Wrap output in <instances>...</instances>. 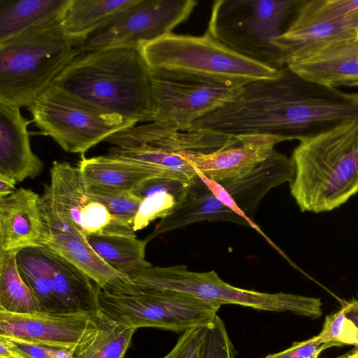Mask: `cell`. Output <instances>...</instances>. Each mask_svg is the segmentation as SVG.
<instances>
[{"mask_svg": "<svg viewBox=\"0 0 358 358\" xmlns=\"http://www.w3.org/2000/svg\"><path fill=\"white\" fill-rule=\"evenodd\" d=\"M333 115L327 88L285 66L275 78L245 85L234 101L199 119L188 131L234 138L264 135L281 142H301L326 131Z\"/></svg>", "mask_w": 358, "mask_h": 358, "instance_id": "obj_1", "label": "cell"}, {"mask_svg": "<svg viewBox=\"0 0 358 358\" xmlns=\"http://www.w3.org/2000/svg\"><path fill=\"white\" fill-rule=\"evenodd\" d=\"M51 85L136 124L155 120L150 68L140 48L80 51Z\"/></svg>", "mask_w": 358, "mask_h": 358, "instance_id": "obj_2", "label": "cell"}, {"mask_svg": "<svg viewBox=\"0 0 358 358\" xmlns=\"http://www.w3.org/2000/svg\"><path fill=\"white\" fill-rule=\"evenodd\" d=\"M291 158L290 193L300 210L338 208L358 193V120L301 141Z\"/></svg>", "mask_w": 358, "mask_h": 358, "instance_id": "obj_3", "label": "cell"}, {"mask_svg": "<svg viewBox=\"0 0 358 358\" xmlns=\"http://www.w3.org/2000/svg\"><path fill=\"white\" fill-rule=\"evenodd\" d=\"M62 17L27 28L0 41V103L29 107L80 53Z\"/></svg>", "mask_w": 358, "mask_h": 358, "instance_id": "obj_4", "label": "cell"}, {"mask_svg": "<svg viewBox=\"0 0 358 358\" xmlns=\"http://www.w3.org/2000/svg\"><path fill=\"white\" fill-rule=\"evenodd\" d=\"M303 1H215L206 31L243 57L279 70L285 66L272 42L288 29Z\"/></svg>", "mask_w": 358, "mask_h": 358, "instance_id": "obj_5", "label": "cell"}, {"mask_svg": "<svg viewBox=\"0 0 358 358\" xmlns=\"http://www.w3.org/2000/svg\"><path fill=\"white\" fill-rule=\"evenodd\" d=\"M129 279L141 291H179L220 306L235 304L259 310L291 312L311 319L322 315L320 298L239 288L224 281L214 271H192L185 265L152 266Z\"/></svg>", "mask_w": 358, "mask_h": 358, "instance_id": "obj_6", "label": "cell"}, {"mask_svg": "<svg viewBox=\"0 0 358 358\" xmlns=\"http://www.w3.org/2000/svg\"><path fill=\"white\" fill-rule=\"evenodd\" d=\"M141 50L150 68L181 70L243 85L275 78L280 72L236 52L207 31L201 36L172 32Z\"/></svg>", "mask_w": 358, "mask_h": 358, "instance_id": "obj_7", "label": "cell"}, {"mask_svg": "<svg viewBox=\"0 0 358 358\" xmlns=\"http://www.w3.org/2000/svg\"><path fill=\"white\" fill-rule=\"evenodd\" d=\"M35 125L64 151L82 155L136 123L50 85L28 107Z\"/></svg>", "mask_w": 358, "mask_h": 358, "instance_id": "obj_8", "label": "cell"}, {"mask_svg": "<svg viewBox=\"0 0 358 358\" xmlns=\"http://www.w3.org/2000/svg\"><path fill=\"white\" fill-rule=\"evenodd\" d=\"M99 309L127 328H157L178 333L206 327L217 316L220 306L175 290L142 291L136 294L100 290Z\"/></svg>", "mask_w": 358, "mask_h": 358, "instance_id": "obj_9", "label": "cell"}, {"mask_svg": "<svg viewBox=\"0 0 358 358\" xmlns=\"http://www.w3.org/2000/svg\"><path fill=\"white\" fill-rule=\"evenodd\" d=\"M154 121L187 131L203 117L234 101L244 85L192 72L150 68ZM153 121V122H154Z\"/></svg>", "mask_w": 358, "mask_h": 358, "instance_id": "obj_10", "label": "cell"}, {"mask_svg": "<svg viewBox=\"0 0 358 358\" xmlns=\"http://www.w3.org/2000/svg\"><path fill=\"white\" fill-rule=\"evenodd\" d=\"M195 0H138L96 29L78 44L81 52L111 48L141 47L187 20Z\"/></svg>", "mask_w": 358, "mask_h": 358, "instance_id": "obj_11", "label": "cell"}, {"mask_svg": "<svg viewBox=\"0 0 358 358\" xmlns=\"http://www.w3.org/2000/svg\"><path fill=\"white\" fill-rule=\"evenodd\" d=\"M107 320L101 310L26 314L0 310V336L66 348L76 356L94 342Z\"/></svg>", "mask_w": 358, "mask_h": 358, "instance_id": "obj_12", "label": "cell"}, {"mask_svg": "<svg viewBox=\"0 0 358 358\" xmlns=\"http://www.w3.org/2000/svg\"><path fill=\"white\" fill-rule=\"evenodd\" d=\"M44 217L50 240L47 246L83 271L103 292L112 294H136L142 291L128 278L112 268L94 250L83 234L43 194Z\"/></svg>", "mask_w": 358, "mask_h": 358, "instance_id": "obj_13", "label": "cell"}, {"mask_svg": "<svg viewBox=\"0 0 358 358\" xmlns=\"http://www.w3.org/2000/svg\"><path fill=\"white\" fill-rule=\"evenodd\" d=\"M294 174L292 158L274 150L264 162L243 176L221 181L206 178L204 181L221 202L255 223L253 215L262 199L271 189L291 183Z\"/></svg>", "mask_w": 358, "mask_h": 358, "instance_id": "obj_14", "label": "cell"}, {"mask_svg": "<svg viewBox=\"0 0 358 358\" xmlns=\"http://www.w3.org/2000/svg\"><path fill=\"white\" fill-rule=\"evenodd\" d=\"M50 240L41 196L20 187L0 198V250L43 247Z\"/></svg>", "mask_w": 358, "mask_h": 358, "instance_id": "obj_15", "label": "cell"}, {"mask_svg": "<svg viewBox=\"0 0 358 358\" xmlns=\"http://www.w3.org/2000/svg\"><path fill=\"white\" fill-rule=\"evenodd\" d=\"M237 144L210 153H182L199 173L221 181L243 176L264 162L281 141L273 136L247 135L237 138Z\"/></svg>", "mask_w": 358, "mask_h": 358, "instance_id": "obj_16", "label": "cell"}, {"mask_svg": "<svg viewBox=\"0 0 358 358\" xmlns=\"http://www.w3.org/2000/svg\"><path fill=\"white\" fill-rule=\"evenodd\" d=\"M287 66L324 86L358 87V36L326 43Z\"/></svg>", "mask_w": 358, "mask_h": 358, "instance_id": "obj_17", "label": "cell"}, {"mask_svg": "<svg viewBox=\"0 0 358 358\" xmlns=\"http://www.w3.org/2000/svg\"><path fill=\"white\" fill-rule=\"evenodd\" d=\"M201 221L234 222L250 227L262 234L256 224L221 202L197 173L189 183L182 202L175 207L171 213L161 219L155 229L144 240L148 243L167 232Z\"/></svg>", "mask_w": 358, "mask_h": 358, "instance_id": "obj_18", "label": "cell"}, {"mask_svg": "<svg viewBox=\"0 0 358 358\" xmlns=\"http://www.w3.org/2000/svg\"><path fill=\"white\" fill-rule=\"evenodd\" d=\"M29 124L20 108L0 103V174L17 183L43 170L42 161L31 148Z\"/></svg>", "mask_w": 358, "mask_h": 358, "instance_id": "obj_19", "label": "cell"}, {"mask_svg": "<svg viewBox=\"0 0 358 358\" xmlns=\"http://www.w3.org/2000/svg\"><path fill=\"white\" fill-rule=\"evenodd\" d=\"M358 36V10L344 17L295 29H287L273 41L284 66L329 42Z\"/></svg>", "mask_w": 358, "mask_h": 358, "instance_id": "obj_20", "label": "cell"}, {"mask_svg": "<svg viewBox=\"0 0 358 358\" xmlns=\"http://www.w3.org/2000/svg\"><path fill=\"white\" fill-rule=\"evenodd\" d=\"M56 296L64 313L96 311L101 288L79 268L48 246L43 247Z\"/></svg>", "mask_w": 358, "mask_h": 358, "instance_id": "obj_21", "label": "cell"}, {"mask_svg": "<svg viewBox=\"0 0 358 358\" xmlns=\"http://www.w3.org/2000/svg\"><path fill=\"white\" fill-rule=\"evenodd\" d=\"M78 167L86 186L102 185L127 191L145 179L167 177L150 165L110 153L90 158L82 155Z\"/></svg>", "mask_w": 358, "mask_h": 358, "instance_id": "obj_22", "label": "cell"}, {"mask_svg": "<svg viewBox=\"0 0 358 358\" xmlns=\"http://www.w3.org/2000/svg\"><path fill=\"white\" fill-rule=\"evenodd\" d=\"M69 0H0V41L63 17Z\"/></svg>", "mask_w": 358, "mask_h": 358, "instance_id": "obj_23", "label": "cell"}, {"mask_svg": "<svg viewBox=\"0 0 358 358\" xmlns=\"http://www.w3.org/2000/svg\"><path fill=\"white\" fill-rule=\"evenodd\" d=\"M138 0H69L62 23L65 32L79 43L96 29Z\"/></svg>", "mask_w": 358, "mask_h": 358, "instance_id": "obj_24", "label": "cell"}, {"mask_svg": "<svg viewBox=\"0 0 358 358\" xmlns=\"http://www.w3.org/2000/svg\"><path fill=\"white\" fill-rule=\"evenodd\" d=\"M87 240L94 250L119 273L128 277L152 266L145 259L147 242L136 237L92 235Z\"/></svg>", "mask_w": 358, "mask_h": 358, "instance_id": "obj_25", "label": "cell"}, {"mask_svg": "<svg viewBox=\"0 0 358 358\" xmlns=\"http://www.w3.org/2000/svg\"><path fill=\"white\" fill-rule=\"evenodd\" d=\"M20 274L34 294L42 312L64 313L55 293L52 273L43 247L18 250Z\"/></svg>", "mask_w": 358, "mask_h": 358, "instance_id": "obj_26", "label": "cell"}, {"mask_svg": "<svg viewBox=\"0 0 358 358\" xmlns=\"http://www.w3.org/2000/svg\"><path fill=\"white\" fill-rule=\"evenodd\" d=\"M17 252L0 250V310L17 314L41 311L34 294L20 274Z\"/></svg>", "mask_w": 358, "mask_h": 358, "instance_id": "obj_27", "label": "cell"}, {"mask_svg": "<svg viewBox=\"0 0 358 358\" xmlns=\"http://www.w3.org/2000/svg\"><path fill=\"white\" fill-rule=\"evenodd\" d=\"M109 153L150 165L166 176L190 183L197 175L191 164L179 152L149 144L131 148L113 147Z\"/></svg>", "mask_w": 358, "mask_h": 358, "instance_id": "obj_28", "label": "cell"}, {"mask_svg": "<svg viewBox=\"0 0 358 358\" xmlns=\"http://www.w3.org/2000/svg\"><path fill=\"white\" fill-rule=\"evenodd\" d=\"M136 330L108 317L94 342L75 358H124Z\"/></svg>", "mask_w": 358, "mask_h": 358, "instance_id": "obj_29", "label": "cell"}, {"mask_svg": "<svg viewBox=\"0 0 358 358\" xmlns=\"http://www.w3.org/2000/svg\"><path fill=\"white\" fill-rule=\"evenodd\" d=\"M86 187L88 194L103 203L115 218L133 228L134 220L143 199L130 191L102 185Z\"/></svg>", "mask_w": 358, "mask_h": 358, "instance_id": "obj_30", "label": "cell"}, {"mask_svg": "<svg viewBox=\"0 0 358 358\" xmlns=\"http://www.w3.org/2000/svg\"><path fill=\"white\" fill-rule=\"evenodd\" d=\"M317 336L329 348L352 345L358 349V329L346 317L343 307L326 316L322 329Z\"/></svg>", "mask_w": 358, "mask_h": 358, "instance_id": "obj_31", "label": "cell"}, {"mask_svg": "<svg viewBox=\"0 0 358 358\" xmlns=\"http://www.w3.org/2000/svg\"><path fill=\"white\" fill-rule=\"evenodd\" d=\"M237 354L223 320L217 315L206 327L200 358H236Z\"/></svg>", "mask_w": 358, "mask_h": 358, "instance_id": "obj_32", "label": "cell"}, {"mask_svg": "<svg viewBox=\"0 0 358 358\" xmlns=\"http://www.w3.org/2000/svg\"><path fill=\"white\" fill-rule=\"evenodd\" d=\"M176 205V197L166 192H157L144 198L134 220V231L143 229L154 220L166 217Z\"/></svg>", "mask_w": 358, "mask_h": 358, "instance_id": "obj_33", "label": "cell"}, {"mask_svg": "<svg viewBox=\"0 0 358 358\" xmlns=\"http://www.w3.org/2000/svg\"><path fill=\"white\" fill-rule=\"evenodd\" d=\"M189 183L166 176H155L144 180L130 192L141 199L159 192L173 194L178 205L184 199ZM176 205V206H177Z\"/></svg>", "mask_w": 358, "mask_h": 358, "instance_id": "obj_34", "label": "cell"}, {"mask_svg": "<svg viewBox=\"0 0 358 358\" xmlns=\"http://www.w3.org/2000/svg\"><path fill=\"white\" fill-rule=\"evenodd\" d=\"M206 327L182 333L173 349L163 358H200Z\"/></svg>", "mask_w": 358, "mask_h": 358, "instance_id": "obj_35", "label": "cell"}, {"mask_svg": "<svg viewBox=\"0 0 358 358\" xmlns=\"http://www.w3.org/2000/svg\"><path fill=\"white\" fill-rule=\"evenodd\" d=\"M327 348H329L327 344L315 336L306 341L294 342L287 349L269 354L265 358H318Z\"/></svg>", "mask_w": 358, "mask_h": 358, "instance_id": "obj_36", "label": "cell"}, {"mask_svg": "<svg viewBox=\"0 0 358 358\" xmlns=\"http://www.w3.org/2000/svg\"><path fill=\"white\" fill-rule=\"evenodd\" d=\"M9 339H10L14 347L23 358H52V355L56 350L55 348L31 343L22 340Z\"/></svg>", "mask_w": 358, "mask_h": 358, "instance_id": "obj_37", "label": "cell"}, {"mask_svg": "<svg viewBox=\"0 0 358 358\" xmlns=\"http://www.w3.org/2000/svg\"><path fill=\"white\" fill-rule=\"evenodd\" d=\"M0 358H23L10 339L0 336Z\"/></svg>", "mask_w": 358, "mask_h": 358, "instance_id": "obj_38", "label": "cell"}, {"mask_svg": "<svg viewBox=\"0 0 358 358\" xmlns=\"http://www.w3.org/2000/svg\"><path fill=\"white\" fill-rule=\"evenodd\" d=\"M342 307L345 311L346 317L358 329V299H353L343 303Z\"/></svg>", "mask_w": 358, "mask_h": 358, "instance_id": "obj_39", "label": "cell"}, {"mask_svg": "<svg viewBox=\"0 0 358 358\" xmlns=\"http://www.w3.org/2000/svg\"><path fill=\"white\" fill-rule=\"evenodd\" d=\"M17 182L6 176L0 174V198L6 196L13 192Z\"/></svg>", "mask_w": 358, "mask_h": 358, "instance_id": "obj_40", "label": "cell"}, {"mask_svg": "<svg viewBox=\"0 0 358 358\" xmlns=\"http://www.w3.org/2000/svg\"><path fill=\"white\" fill-rule=\"evenodd\" d=\"M52 358H75V355L68 349L60 348L55 350Z\"/></svg>", "mask_w": 358, "mask_h": 358, "instance_id": "obj_41", "label": "cell"}, {"mask_svg": "<svg viewBox=\"0 0 358 358\" xmlns=\"http://www.w3.org/2000/svg\"><path fill=\"white\" fill-rule=\"evenodd\" d=\"M340 358H358V349L354 348L351 352L348 353Z\"/></svg>", "mask_w": 358, "mask_h": 358, "instance_id": "obj_42", "label": "cell"}, {"mask_svg": "<svg viewBox=\"0 0 358 358\" xmlns=\"http://www.w3.org/2000/svg\"><path fill=\"white\" fill-rule=\"evenodd\" d=\"M355 96L358 99V93H354Z\"/></svg>", "mask_w": 358, "mask_h": 358, "instance_id": "obj_43", "label": "cell"}]
</instances>
